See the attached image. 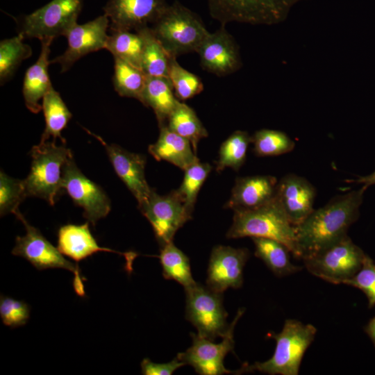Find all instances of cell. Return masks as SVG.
Masks as SVG:
<instances>
[{"instance_id": "30bf717a", "label": "cell", "mask_w": 375, "mask_h": 375, "mask_svg": "<svg viewBox=\"0 0 375 375\" xmlns=\"http://www.w3.org/2000/svg\"><path fill=\"white\" fill-rule=\"evenodd\" d=\"M83 0H52L21 21L20 31L24 38L54 39L66 36L77 24Z\"/></svg>"}, {"instance_id": "cb8c5ba5", "label": "cell", "mask_w": 375, "mask_h": 375, "mask_svg": "<svg viewBox=\"0 0 375 375\" xmlns=\"http://www.w3.org/2000/svg\"><path fill=\"white\" fill-rule=\"evenodd\" d=\"M173 90L169 78L147 76L140 102L153 109L159 126L166 124L179 101Z\"/></svg>"}, {"instance_id": "8d00e7d4", "label": "cell", "mask_w": 375, "mask_h": 375, "mask_svg": "<svg viewBox=\"0 0 375 375\" xmlns=\"http://www.w3.org/2000/svg\"><path fill=\"white\" fill-rule=\"evenodd\" d=\"M26 197H27L22 180L13 178L1 171L0 173L1 216L8 213L15 214L19 210V205Z\"/></svg>"}, {"instance_id": "5bb4252c", "label": "cell", "mask_w": 375, "mask_h": 375, "mask_svg": "<svg viewBox=\"0 0 375 375\" xmlns=\"http://www.w3.org/2000/svg\"><path fill=\"white\" fill-rule=\"evenodd\" d=\"M110 20L103 14L83 24H76L67 33V48L65 52L50 60L60 65L65 72L83 56L106 49L109 35Z\"/></svg>"}, {"instance_id": "d4e9b609", "label": "cell", "mask_w": 375, "mask_h": 375, "mask_svg": "<svg viewBox=\"0 0 375 375\" xmlns=\"http://www.w3.org/2000/svg\"><path fill=\"white\" fill-rule=\"evenodd\" d=\"M255 246V256L262 260L277 276H285L301 269L292 263L290 249L281 242L265 238H251Z\"/></svg>"}, {"instance_id": "7c38bea8", "label": "cell", "mask_w": 375, "mask_h": 375, "mask_svg": "<svg viewBox=\"0 0 375 375\" xmlns=\"http://www.w3.org/2000/svg\"><path fill=\"white\" fill-rule=\"evenodd\" d=\"M138 208L150 222L160 247L173 242L176 231L192 219V212L176 190L160 195L152 189L148 199Z\"/></svg>"}, {"instance_id": "ffe728a7", "label": "cell", "mask_w": 375, "mask_h": 375, "mask_svg": "<svg viewBox=\"0 0 375 375\" xmlns=\"http://www.w3.org/2000/svg\"><path fill=\"white\" fill-rule=\"evenodd\" d=\"M58 248L63 255L76 262L99 251L116 253L125 258V269L129 274L133 272V262L138 255L134 251L119 252L100 247L90 232L88 222L81 225L62 226L58 232Z\"/></svg>"}, {"instance_id": "3957f363", "label": "cell", "mask_w": 375, "mask_h": 375, "mask_svg": "<svg viewBox=\"0 0 375 375\" xmlns=\"http://www.w3.org/2000/svg\"><path fill=\"white\" fill-rule=\"evenodd\" d=\"M244 237L278 240L285 244L295 258H299L296 227L289 221L275 198L253 210L234 211L233 223L226 238Z\"/></svg>"}, {"instance_id": "44dd1931", "label": "cell", "mask_w": 375, "mask_h": 375, "mask_svg": "<svg viewBox=\"0 0 375 375\" xmlns=\"http://www.w3.org/2000/svg\"><path fill=\"white\" fill-rule=\"evenodd\" d=\"M278 181L273 176H251L238 178L225 208L249 210L272 201L276 195Z\"/></svg>"}, {"instance_id": "f1b7e54d", "label": "cell", "mask_w": 375, "mask_h": 375, "mask_svg": "<svg viewBox=\"0 0 375 375\" xmlns=\"http://www.w3.org/2000/svg\"><path fill=\"white\" fill-rule=\"evenodd\" d=\"M158 258L165 279L176 281L185 290L197 283L192 275L189 258L173 242L160 247Z\"/></svg>"}, {"instance_id": "7a4b0ae2", "label": "cell", "mask_w": 375, "mask_h": 375, "mask_svg": "<svg viewBox=\"0 0 375 375\" xmlns=\"http://www.w3.org/2000/svg\"><path fill=\"white\" fill-rule=\"evenodd\" d=\"M317 328L310 324L288 319L280 333L269 332L267 336L276 341L273 356L264 362L244 364L238 374L259 372L270 375H297L305 352L314 340Z\"/></svg>"}, {"instance_id": "4316f807", "label": "cell", "mask_w": 375, "mask_h": 375, "mask_svg": "<svg viewBox=\"0 0 375 375\" xmlns=\"http://www.w3.org/2000/svg\"><path fill=\"white\" fill-rule=\"evenodd\" d=\"M42 109L44 112L46 125L40 141H47L50 138L56 141L57 138H59L62 144H65L61 132L70 120L72 113L60 94L53 88H51L44 96Z\"/></svg>"}, {"instance_id": "2e32d148", "label": "cell", "mask_w": 375, "mask_h": 375, "mask_svg": "<svg viewBox=\"0 0 375 375\" xmlns=\"http://www.w3.org/2000/svg\"><path fill=\"white\" fill-rule=\"evenodd\" d=\"M168 6L165 0H108L103 12L110 20V31H136L153 24Z\"/></svg>"}, {"instance_id": "ba28073f", "label": "cell", "mask_w": 375, "mask_h": 375, "mask_svg": "<svg viewBox=\"0 0 375 375\" xmlns=\"http://www.w3.org/2000/svg\"><path fill=\"white\" fill-rule=\"evenodd\" d=\"M15 215L23 223L26 235L16 238L12 253L24 258L39 270L61 268L72 272L74 275L73 286L76 293L80 297L85 296L83 283L85 278L81 275L78 265L65 258L58 248L49 242L38 228L31 225L19 210Z\"/></svg>"}, {"instance_id": "74e56055", "label": "cell", "mask_w": 375, "mask_h": 375, "mask_svg": "<svg viewBox=\"0 0 375 375\" xmlns=\"http://www.w3.org/2000/svg\"><path fill=\"white\" fill-rule=\"evenodd\" d=\"M344 284L355 287L362 291L368 299V306H375V262L365 256L360 270Z\"/></svg>"}, {"instance_id": "8992f818", "label": "cell", "mask_w": 375, "mask_h": 375, "mask_svg": "<svg viewBox=\"0 0 375 375\" xmlns=\"http://www.w3.org/2000/svg\"><path fill=\"white\" fill-rule=\"evenodd\" d=\"M365 256L347 235L302 260L311 274L333 284H344L360 270Z\"/></svg>"}, {"instance_id": "4dcf8cb0", "label": "cell", "mask_w": 375, "mask_h": 375, "mask_svg": "<svg viewBox=\"0 0 375 375\" xmlns=\"http://www.w3.org/2000/svg\"><path fill=\"white\" fill-rule=\"evenodd\" d=\"M113 85L121 97L134 98L140 101L145 85L147 75L142 70L122 59L114 58Z\"/></svg>"}, {"instance_id": "6da1fadb", "label": "cell", "mask_w": 375, "mask_h": 375, "mask_svg": "<svg viewBox=\"0 0 375 375\" xmlns=\"http://www.w3.org/2000/svg\"><path fill=\"white\" fill-rule=\"evenodd\" d=\"M366 189L362 186L333 197L295 226L298 258L303 259L347 235L349 228L359 217Z\"/></svg>"}, {"instance_id": "836d02e7", "label": "cell", "mask_w": 375, "mask_h": 375, "mask_svg": "<svg viewBox=\"0 0 375 375\" xmlns=\"http://www.w3.org/2000/svg\"><path fill=\"white\" fill-rule=\"evenodd\" d=\"M254 153L260 157L276 156L292 151L295 142L284 132L261 129L251 136Z\"/></svg>"}, {"instance_id": "9a60e30c", "label": "cell", "mask_w": 375, "mask_h": 375, "mask_svg": "<svg viewBox=\"0 0 375 375\" xmlns=\"http://www.w3.org/2000/svg\"><path fill=\"white\" fill-rule=\"evenodd\" d=\"M249 256L246 248L215 247L210 256L206 285L220 293L228 288H240L243 284V269Z\"/></svg>"}, {"instance_id": "603a6c76", "label": "cell", "mask_w": 375, "mask_h": 375, "mask_svg": "<svg viewBox=\"0 0 375 375\" xmlns=\"http://www.w3.org/2000/svg\"><path fill=\"white\" fill-rule=\"evenodd\" d=\"M159 127L157 141L148 149L156 160L167 161L183 171L199 162L189 140L171 131L166 124Z\"/></svg>"}, {"instance_id": "277c9868", "label": "cell", "mask_w": 375, "mask_h": 375, "mask_svg": "<svg viewBox=\"0 0 375 375\" xmlns=\"http://www.w3.org/2000/svg\"><path fill=\"white\" fill-rule=\"evenodd\" d=\"M170 56L197 52L210 33L200 17L176 1L151 27Z\"/></svg>"}, {"instance_id": "e575fe53", "label": "cell", "mask_w": 375, "mask_h": 375, "mask_svg": "<svg viewBox=\"0 0 375 375\" xmlns=\"http://www.w3.org/2000/svg\"><path fill=\"white\" fill-rule=\"evenodd\" d=\"M169 78L178 100L191 99L203 90L200 78L181 67L174 56L170 57Z\"/></svg>"}, {"instance_id": "5b68a950", "label": "cell", "mask_w": 375, "mask_h": 375, "mask_svg": "<svg viewBox=\"0 0 375 375\" xmlns=\"http://www.w3.org/2000/svg\"><path fill=\"white\" fill-rule=\"evenodd\" d=\"M65 144L57 145L55 140L40 141L31 150V171L22 180L26 197H37L53 206L62 190V171L72 156Z\"/></svg>"}, {"instance_id": "52a82bcc", "label": "cell", "mask_w": 375, "mask_h": 375, "mask_svg": "<svg viewBox=\"0 0 375 375\" xmlns=\"http://www.w3.org/2000/svg\"><path fill=\"white\" fill-rule=\"evenodd\" d=\"M211 17L229 22L272 25L286 19L291 8L306 0H206Z\"/></svg>"}, {"instance_id": "b9f144b4", "label": "cell", "mask_w": 375, "mask_h": 375, "mask_svg": "<svg viewBox=\"0 0 375 375\" xmlns=\"http://www.w3.org/2000/svg\"><path fill=\"white\" fill-rule=\"evenodd\" d=\"M365 332L370 338L375 347V317L369 320L365 327Z\"/></svg>"}, {"instance_id": "1f68e13d", "label": "cell", "mask_w": 375, "mask_h": 375, "mask_svg": "<svg viewBox=\"0 0 375 375\" xmlns=\"http://www.w3.org/2000/svg\"><path fill=\"white\" fill-rule=\"evenodd\" d=\"M250 143L251 136L247 131L233 132L220 147L219 158L216 162V171L220 172L226 167L239 170L246 160Z\"/></svg>"}, {"instance_id": "d590c367", "label": "cell", "mask_w": 375, "mask_h": 375, "mask_svg": "<svg viewBox=\"0 0 375 375\" xmlns=\"http://www.w3.org/2000/svg\"><path fill=\"white\" fill-rule=\"evenodd\" d=\"M211 169L212 167L210 164L198 162L184 170L183 182L176 192L187 208L192 212L198 193Z\"/></svg>"}, {"instance_id": "60d3db41", "label": "cell", "mask_w": 375, "mask_h": 375, "mask_svg": "<svg viewBox=\"0 0 375 375\" xmlns=\"http://www.w3.org/2000/svg\"><path fill=\"white\" fill-rule=\"evenodd\" d=\"M347 183H362L365 188H368L375 184V170L369 175L360 176L356 179L347 180Z\"/></svg>"}, {"instance_id": "ac0fdd59", "label": "cell", "mask_w": 375, "mask_h": 375, "mask_svg": "<svg viewBox=\"0 0 375 375\" xmlns=\"http://www.w3.org/2000/svg\"><path fill=\"white\" fill-rule=\"evenodd\" d=\"M85 131L105 147L116 174L133 194L138 206L144 203L152 190L145 178V156L129 152L115 144H108L101 137Z\"/></svg>"}, {"instance_id": "ab89813d", "label": "cell", "mask_w": 375, "mask_h": 375, "mask_svg": "<svg viewBox=\"0 0 375 375\" xmlns=\"http://www.w3.org/2000/svg\"><path fill=\"white\" fill-rule=\"evenodd\" d=\"M184 365L185 363L177 356L166 363H156L146 358L141 362V371L144 375H172Z\"/></svg>"}, {"instance_id": "d6986e66", "label": "cell", "mask_w": 375, "mask_h": 375, "mask_svg": "<svg viewBox=\"0 0 375 375\" xmlns=\"http://www.w3.org/2000/svg\"><path fill=\"white\" fill-rule=\"evenodd\" d=\"M316 195L315 186L306 178L288 174L278 181L275 199L296 226L314 210Z\"/></svg>"}, {"instance_id": "7402d4cb", "label": "cell", "mask_w": 375, "mask_h": 375, "mask_svg": "<svg viewBox=\"0 0 375 375\" xmlns=\"http://www.w3.org/2000/svg\"><path fill=\"white\" fill-rule=\"evenodd\" d=\"M53 38L41 41V51L38 60L26 72L23 83V95L26 108L33 113L42 109L40 101L53 88L49 73L50 46Z\"/></svg>"}, {"instance_id": "f546056e", "label": "cell", "mask_w": 375, "mask_h": 375, "mask_svg": "<svg viewBox=\"0 0 375 375\" xmlns=\"http://www.w3.org/2000/svg\"><path fill=\"white\" fill-rule=\"evenodd\" d=\"M106 49L114 58L141 69L143 39L138 32L126 30L111 31Z\"/></svg>"}, {"instance_id": "83f0119b", "label": "cell", "mask_w": 375, "mask_h": 375, "mask_svg": "<svg viewBox=\"0 0 375 375\" xmlns=\"http://www.w3.org/2000/svg\"><path fill=\"white\" fill-rule=\"evenodd\" d=\"M166 125L171 131L189 140L195 153L199 141L208 135L194 110L180 101L169 116Z\"/></svg>"}, {"instance_id": "9c48e42d", "label": "cell", "mask_w": 375, "mask_h": 375, "mask_svg": "<svg viewBox=\"0 0 375 375\" xmlns=\"http://www.w3.org/2000/svg\"><path fill=\"white\" fill-rule=\"evenodd\" d=\"M185 317L197 330L199 336L215 341L223 338L230 324L223 306V294L197 283L185 289Z\"/></svg>"}, {"instance_id": "484cf974", "label": "cell", "mask_w": 375, "mask_h": 375, "mask_svg": "<svg viewBox=\"0 0 375 375\" xmlns=\"http://www.w3.org/2000/svg\"><path fill=\"white\" fill-rule=\"evenodd\" d=\"M142 37L141 69L148 76L169 78L170 56L155 36L150 26L136 31Z\"/></svg>"}, {"instance_id": "8fae6325", "label": "cell", "mask_w": 375, "mask_h": 375, "mask_svg": "<svg viewBox=\"0 0 375 375\" xmlns=\"http://www.w3.org/2000/svg\"><path fill=\"white\" fill-rule=\"evenodd\" d=\"M245 309H238L229 328L220 343L202 338L191 333L192 344L185 351L177 354V357L185 363L192 366L201 375L237 374V371L227 369L224 365V358L233 351L235 342L233 331L235 326L244 312Z\"/></svg>"}, {"instance_id": "f35d334b", "label": "cell", "mask_w": 375, "mask_h": 375, "mask_svg": "<svg viewBox=\"0 0 375 375\" xmlns=\"http://www.w3.org/2000/svg\"><path fill=\"white\" fill-rule=\"evenodd\" d=\"M0 316L3 323L12 328L26 324L30 317L28 305L8 297L1 296Z\"/></svg>"}, {"instance_id": "d6a6232c", "label": "cell", "mask_w": 375, "mask_h": 375, "mask_svg": "<svg viewBox=\"0 0 375 375\" xmlns=\"http://www.w3.org/2000/svg\"><path fill=\"white\" fill-rule=\"evenodd\" d=\"M24 36L18 35L0 42V81L3 84L14 74L20 63L32 54L31 47L25 44Z\"/></svg>"}, {"instance_id": "e0dca14e", "label": "cell", "mask_w": 375, "mask_h": 375, "mask_svg": "<svg viewBox=\"0 0 375 375\" xmlns=\"http://www.w3.org/2000/svg\"><path fill=\"white\" fill-rule=\"evenodd\" d=\"M203 69L217 76H226L242 66L239 48L225 25L209 33L198 48Z\"/></svg>"}, {"instance_id": "4fadbf2b", "label": "cell", "mask_w": 375, "mask_h": 375, "mask_svg": "<svg viewBox=\"0 0 375 375\" xmlns=\"http://www.w3.org/2000/svg\"><path fill=\"white\" fill-rule=\"evenodd\" d=\"M61 188L76 205L83 209L84 217L93 226L110 211V201L106 192L82 173L73 156L68 158L62 167Z\"/></svg>"}]
</instances>
